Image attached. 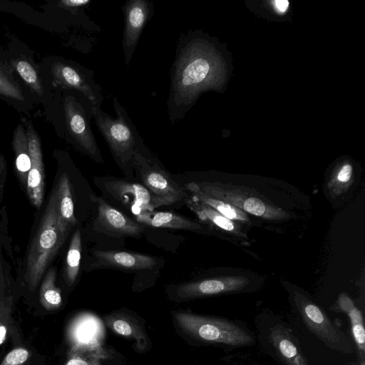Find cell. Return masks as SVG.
Wrapping results in <instances>:
<instances>
[{
	"label": "cell",
	"instance_id": "obj_1",
	"mask_svg": "<svg viewBox=\"0 0 365 365\" xmlns=\"http://www.w3.org/2000/svg\"><path fill=\"white\" fill-rule=\"evenodd\" d=\"M211 70L205 45L199 35L191 31L181 34L170 70L167 113L172 125L182 120L195 104Z\"/></svg>",
	"mask_w": 365,
	"mask_h": 365
},
{
	"label": "cell",
	"instance_id": "obj_2",
	"mask_svg": "<svg viewBox=\"0 0 365 365\" xmlns=\"http://www.w3.org/2000/svg\"><path fill=\"white\" fill-rule=\"evenodd\" d=\"M61 220L58 207L56 187L52 190L26 258L25 278L31 291L34 290L70 231Z\"/></svg>",
	"mask_w": 365,
	"mask_h": 365
},
{
	"label": "cell",
	"instance_id": "obj_3",
	"mask_svg": "<svg viewBox=\"0 0 365 365\" xmlns=\"http://www.w3.org/2000/svg\"><path fill=\"white\" fill-rule=\"evenodd\" d=\"M113 118L101 108H92V118L106 141L116 163L124 170H131L138 152L150 151L143 143L139 133L117 97L113 98Z\"/></svg>",
	"mask_w": 365,
	"mask_h": 365
},
{
	"label": "cell",
	"instance_id": "obj_4",
	"mask_svg": "<svg viewBox=\"0 0 365 365\" xmlns=\"http://www.w3.org/2000/svg\"><path fill=\"white\" fill-rule=\"evenodd\" d=\"M181 329L200 341L231 347L250 346L252 336L241 326L225 319L177 312L173 314Z\"/></svg>",
	"mask_w": 365,
	"mask_h": 365
},
{
	"label": "cell",
	"instance_id": "obj_5",
	"mask_svg": "<svg viewBox=\"0 0 365 365\" xmlns=\"http://www.w3.org/2000/svg\"><path fill=\"white\" fill-rule=\"evenodd\" d=\"M93 105L82 95H67L63 111L68 133L77 148L97 163H103L101 151L91 128Z\"/></svg>",
	"mask_w": 365,
	"mask_h": 365
},
{
	"label": "cell",
	"instance_id": "obj_6",
	"mask_svg": "<svg viewBox=\"0 0 365 365\" xmlns=\"http://www.w3.org/2000/svg\"><path fill=\"white\" fill-rule=\"evenodd\" d=\"M133 168L139 173L142 185L150 192L158 207L172 205L185 200V189L174 181L169 173L152 158L150 152H138Z\"/></svg>",
	"mask_w": 365,
	"mask_h": 365
},
{
	"label": "cell",
	"instance_id": "obj_7",
	"mask_svg": "<svg viewBox=\"0 0 365 365\" xmlns=\"http://www.w3.org/2000/svg\"><path fill=\"white\" fill-rule=\"evenodd\" d=\"M294 301L307 327L328 347L346 354L353 351L349 339L320 307L299 293Z\"/></svg>",
	"mask_w": 365,
	"mask_h": 365
},
{
	"label": "cell",
	"instance_id": "obj_8",
	"mask_svg": "<svg viewBox=\"0 0 365 365\" xmlns=\"http://www.w3.org/2000/svg\"><path fill=\"white\" fill-rule=\"evenodd\" d=\"M52 73L56 85L82 95L93 108H101L104 97L93 78V71L78 64L58 62L53 65Z\"/></svg>",
	"mask_w": 365,
	"mask_h": 365
},
{
	"label": "cell",
	"instance_id": "obj_9",
	"mask_svg": "<svg viewBox=\"0 0 365 365\" xmlns=\"http://www.w3.org/2000/svg\"><path fill=\"white\" fill-rule=\"evenodd\" d=\"M122 10L124 16L122 48L125 63L128 66L143 30L153 17L154 6L148 0H127Z\"/></svg>",
	"mask_w": 365,
	"mask_h": 365
},
{
	"label": "cell",
	"instance_id": "obj_10",
	"mask_svg": "<svg viewBox=\"0 0 365 365\" xmlns=\"http://www.w3.org/2000/svg\"><path fill=\"white\" fill-rule=\"evenodd\" d=\"M250 282L243 276H225L189 282L177 286L174 298L188 300L242 290Z\"/></svg>",
	"mask_w": 365,
	"mask_h": 365
},
{
	"label": "cell",
	"instance_id": "obj_11",
	"mask_svg": "<svg viewBox=\"0 0 365 365\" xmlns=\"http://www.w3.org/2000/svg\"><path fill=\"white\" fill-rule=\"evenodd\" d=\"M102 185L113 198L138 214L158 207L150 192L140 183L111 178L102 180Z\"/></svg>",
	"mask_w": 365,
	"mask_h": 365
},
{
	"label": "cell",
	"instance_id": "obj_12",
	"mask_svg": "<svg viewBox=\"0 0 365 365\" xmlns=\"http://www.w3.org/2000/svg\"><path fill=\"white\" fill-rule=\"evenodd\" d=\"M97 203L96 224L103 232L114 237H139L145 226L134 221L116 208L108 204L102 198L91 195Z\"/></svg>",
	"mask_w": 365,
	"mask_h": 365
},
{
	"label": "cell",
	"instance_id": "obj_13",
	"mask_svg": "<svg viewBox=\"0 0 365 365\" xmlns=\"http://www.w3.org/2000/svg\"><path fill=\"white\" fill-rule=\"evenodd\" d=\"M197 185L206 195L229 202L250 214L269 219H277L286 216L280 209H275L267 205L257 197L246 196L210 183L202 182Z\"/></svg>",
	"mask_w": 365,
	"mask_h": 365
},
{
	"label": "cell",
	"instance_id": "obj_14",
	"mask_svg": "<svg viewBox=\"0 0 365 365\" xmlns=\"http://www.w3.org/2000/svg\"><path fill=\"white\" fill-rule=\"evenodd\" d=\"M26 134L31 158L26 190L33 205L36 208H40L43 203L45 185L41 141L37 133L30 123L27 125Z\"/></svg>",
	"mask_w": 365,
	"mask_h": 365
},
{
	"label": "cell",
	"instance_id": "obj_15",
	"mask_svg": "<svg viewBox=\"0 0 365 365\" xmlns=\"http://www.w3.org/2000/svg\"><path fill=\"white\" fill-rule=\"evenodd\" d=\"M94 268H116L128 272H139L153 268L156 258L135 252L119 250H94Z\"/></svg>",
	"mask_w": 365,
	"mask_h": 365
},
{
	"label": "cell",
	"instance_id": "obj_16",
	"mask_svg": "<svg viewBox=\"0 0 365 365\" xmlns=\"http://www.w3.org/2000/svg\"><path fill=\"white\" fill-rule=\"evenodd\" d=\"M268 338L274 352L285 365H309L287 328L280 324L271 327Z\"/></svg>",
	"mask_w": 365,
	"mask_h": 365
},
{
	"label": "cell",
	"instance_id": "obj_17",
	"mask_svg": "<svg viewBox=\"0 0 365 365\" xmlns=\"http://www.w3.org/2000/svg\"><path fill=\"white\" fill-rule=\"evenodd\" d=\"M135 221L143 225L158 228L192 231L202 228L197 222L170 212L144 211L135 215Z\"/></svg>",
	"mask_w": 365,
	"mask_h": 365
},
{
	"label": "cell",
	"instance_id": "obj_18",
	"mask_svg": "<svg viewBox=\"0 0 365 365\" xmlns=\"http://www.w3.org/2000/svg\"><path fill=\"white\" fill-rule=\"evenodd\" d=\"M337 309L346 313L350 319L352 335L361 360L360 365H364L365 330L362 314L344 294H341L338 299Z\"/></svg>",
	"mask_w": 365,
	"mask_h": 365
},
{
	"label": "cell",
	"instance_id": "obj_19",
	"mask_svg": "<svg viewBox=\"0 0 365 365\" xmlns=\"http://www.w3.org/2000/svg\"><path fill=\"white\" fill-rule=\"evenodd\" d=\"M187 207L202 222L227 232H236L237 224L209 205L199 201L195 197L187 196L185 199Z\"/></svg>",
	"mask_w": 365,
	"mask_h": 365
},
{
	"label": "cell",
	"instance_id": "obj_20",
	"mask_svg": "<svg viewBox=\"0 0 365 365\" xmlns=\"http://www.w3.org/2000/svg\"><path fill=\"white\" fill-rule=\"evenodd\" d=\"M185 189L190 192L192 195L197 200L209 205L217 212L232 220H249L248 216L243 210L229 202L206 195L200 189L196 182L187 183L185 185Z\"/></svg>",
	"mask_w": 365,
	"mask_h": 365
},
{
	"label": "cell",
	"instance_id": "obj_21",
	"mask_svg": "<svg viewBox=\"0 0 365 365\" xmlns=\"http://www.w3.org/2000/svg\"><path fill=\"white\" fill-rule=\"evenodd\" d=\"M12 144L16 157V168L23 186L26 188L27 176L31 168V158L26 130L21 124L18 125L14 132Z\"/></svg>",
	"mask_w": 365,
	"mask_h": 365
},
{
	"label": "cell",
	"instance_id": "obj_22",
	"mask_svg": "<svg viewBox=\"0 0 365 365\" xmlns=\"http://www.w3.org/2000/svg\"><path fill=\"white\" fill-rule=\"evenodd\" d=\"M56 188L59 215L61 220L71 228L77 224V220L74 214L71 185L69 178L66 173L61 175Z\"/></svg>",
	"mask_w": 365,
	"mask_h": 365
},
{
	"label": "cell",
	"instance_id": "obj_23",
	"mask_svg": "<svg viewBox=\"0 0 365 365\" xmlns=\"http://www.w3.org/2000/svg\"><path fill=\"white\" fill-rule=\"evenodd\" d=\"M82 252L81 235L79 230L73 233L67 252L64 267V278L68 286H72L78 275Z\"/></svg>",
	"mask_w": 365,
	"mask_h": 365
},
{
	"label": "cell",
	"instance_id": "obj_24",
	"mask_svg": "<svg viewBox=\"0 0 365 365\" xmlns=\"http://www.w3.org/2000/svg\"><path fill=\"white\" fill-rule=\"evenodd\" d=\"M56 271L50 269L44 276L39 292L40 302L48 310L60 307L62 302L60 289L55 284Z\"/></svg>",
	"mask_w": 365,
	"mask_h": 365
},
{
	"label": "cell",
	"instance_id": "obj_25",
	"mask_svg": "<svg viewBox=\"0 0 365 365\" xmlns=\"http://www.w3.org/2000/svg\"><path fill=\"white\" fill-rule=\"evenodd\" d=\"M108 326L116 334L136 339L138 341L145 335L140 327L131 317L124 314H113L106 319Z\"/></svg>",
	"mask_w": 365,
	"mask_h": 365
},
{
	"label": "cell",
	"instance_id": "obj_26",
	"mask_svg": "<svg viewBox=\"0 0 365 365\" xmlns=\"http://www.w3.org/2000/svg\"><path fill=\"white\" fill-rule=\"evenodd\" d=\"M0 95L16 101H24V96L12 73L4 64L0 62Z\"/></svg>",
	"mask_w": 365,
	"mask_h": 365
},
{
	"label": "cell",
	"instance_id": "obj_27",
	"mask_svg": "<svg viewBox=\"0 0 365 365\" xmlns=\"http://www.w3.org/2000/svg\"><path fill=\"white\" fill-rule=\"evenodd\" d=\"M14 67L29 88L38 96L43 95V90L41 79L34 67L24 59L15 60Z\"/></svg>",
	"mask_w": 365,
	"mask_h": 365
},
{
	"label": "cell",
	"instance_id": "obj_28",
	"mask_svg": "<svg viewBox=\"0 0 365 365\" xmlns=\"http://www.w3.org/2000/svg\"><path fill=\"white\" fill-rule=\"evenodd\" d=\"M353 168L346 163L343 165L331 178L329 189L334 195H340L345 191L352 180Z\"/></svg>",
	"mask_w": 365,
	"mask_h": 365
},
{
	"label": "cell",
	"instance_id": "obj_29",
	"mask_svg": "<svg viewBox=\"0 0 365 365\" xmlns=\"http://www.w3.org/2000/svg\"><path fill=\"white\" fill-rule=\"evenodd\" d=\"M29 357V351L23 347L14 349L4 357L0 365H23Z\"/></svg>",
	"mask_w": 365,
	"mask_h": 365
},
{
	"label": "cell",
	"instance_id": "obj_30",
	"mask_svg": "<svg viewBox=\"0 0 365 365\" xmlns=\"http://www.w3.org/2000/svg\"><path fill=\"white\" fill-rule=\"evenodd\" d=\"M60 4L61 6L68 9H83L91 3V0H63L61 1Z\"/></svg>",
	"mask_w": 365,
	"mask_h": 365
},
{
	"label": "cell",
	"instance_id": "obj_31",
	"mask_svg": "<svg viewBox=\"0 0 365 365\" xmlns=\"http://www.w3.org/2000/svg\"><path fill=\"white\" fill-rule=\"evenodd\" d=\"M274 4L278 11L284 12L289 6V1L287 0H276Z\"/></svg>",
	"mask_w": 365,
	"mask_h": 365
},
{
	"label": "cell",
	"instance_id": "obj_32",
	"mask_svg": "<svg viewBox=\"0 0 365 365\" xmlns=\"http://www.w3.org/2000/svg\"><path fill=\"white\" fill-rule=\"evenodd\" d=\"M66 365H89V364L81 358H73L69 359Z\"/></svg>",
	"mask_w": 365,
	"mask_h": 365
},
{
	"label": "cell",
	"instance_id": "obj_33",
	"mask_svg": "<svg viewBox=\"0 0 365 365\" xmlns=\"http://www.w3.org/2000/svg\"><path fill=\"white\" fill-rule=\"evenodd\" d=\"M7 334V328L6 326L0 322V345L2 344L6 340Z\"/></svg>",
	"mask_w": 365,
	"mask_h": 365
}]
</instances>
